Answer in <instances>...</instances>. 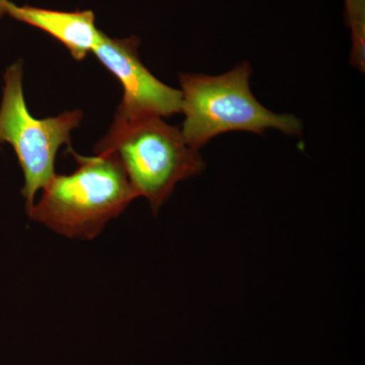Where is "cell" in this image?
Listing matches in <instances>:
<instances>
[{
    "label": "cell",
    "mask_w": 365,
    "mask_h": 365,
    "mask_svg": "<svg viewBox=\"0 0 365 365\" xmlns=\"http://www.w3.org/2000/svg\"><path fill=\"white\" fill-rule=\"evenodd\" d=\"M96 153H110L118 158L137 197H145L155 213L178 182L198 176L205 169L199 150L186 143L179 128L160 117L112 124Z\"/></svg>",
    "instance_id": "obj_3"
},
{
    "label": "cell",
    "mask_w": 365,
    "mask_h": 365,
    "mask_svg": "<svg viewBox=\"0 0 365 365\" xmlns=\"http://www.w3.org/2000/svg\"><path fill=\"white\" fill-rule=\"evenodd\" d=\"M4 11L11 18L35 26L62 43L74 59L83 60L100 41L101 32L91 11H60L33 6H18L7 0Z\"/></svg>",
    "instance_id": "obj_6"
},
{
    "label": "cell",
    "mask_w": 365,
    "mask_h": 365,
    "mask_svg": "<svg viewBox=\"0 0 365 365\" xmlns=\"http://www.w3.org/2000/svg\"><path fill=\"white\" fill-rule=\"evenodd\" d=\"M68 153L76 158L78 169L69 175L55 174L28 215L64 237L91 240L137 195L112 153L83 157L71 146Z\"/></svg>",
    "instance_id": "obj_1"
},
{
    "label": "cell",
    "mask_w": 365,
    "mask_h": 365,
    "mask_svg": "<svg viewBox=\"0 0 365 365\" xmlns=\"http://www.w3.org/2000/svg\"><path fill=\"white\" fill-rule=\"evenodd\" d=\"M83 119L81 111L36 119L29 112L23 90V66L19 61L4 74V97L0 107V145L9 143L25 176L21 195L26 213L35 195L55 175V160L60 146L71 145V135Z\"/></svg>",
    "instance_id": "obj_4"
},
{
    "label": "cell",
    "mask_w": 365,
    "mask_h": 365,
    "mask_svg": "<svg viewBox=\"0 0 365 365\" xmlns=\"http://www.w3.org/2000/svg\"><path fill=\"white\" fill-rule=\"evenodd\" d=\"M251 73V66L244 62L222 76L180 74L185 115L181 132L191 148L199 150L227 132L263 134L271 128L288 135L302 132V122L294 115L275 114L257 101L250 88Z\"/></svg>",
    "instance_id": "obj_2"
},
{
    "label": "cell",
    "mask_w": 365,
    "mask_h": 365,
    "mask_svg": "<svg viewBox=\"0 0 365 365\" xmlns=\"http://www.w3.org/2000/svg\"><path fill=\"white\" fill-rule=\"evenodd\" d=\"M7 0H0V16H2V14H6V11H4V6H6Z\"/></svg>",
    "instance_id": "obj_7"
},
{
    "label": "cell",
    "mask_w": 365,
    "mask_h": 365,
    "mask_svg": "<svg viewBox=\"0 0 365 365\" xmlns=\"http://www.w3.org/2000/svg\"><path fill=\"white\" fill-rule=\"evenodd\" d=\"M140 40L135 36L112 39L101 32L93 50L98 61L120 81L123 98L114 123L124 124L144 117H170L182 113V93L153 76L139 58Z\"/></svg>",
    "instance_id": "obj_5"
}]
</instances>
